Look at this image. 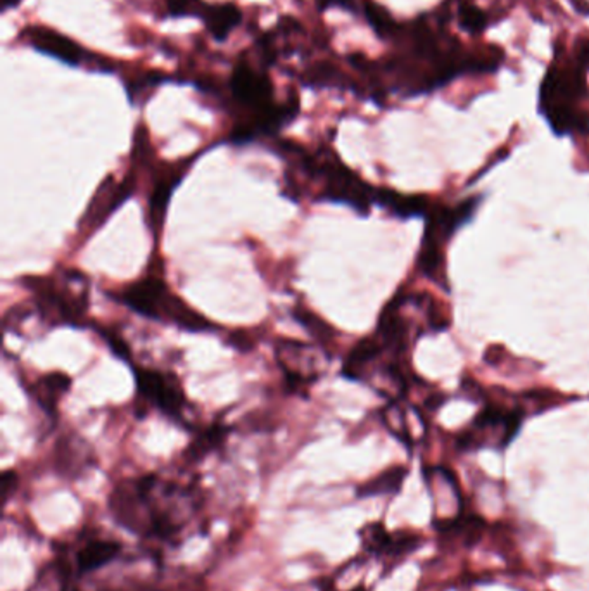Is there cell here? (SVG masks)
<instances>
[{
	"label": "cell",
	"mask_w": 589,
	"mask_h": 591,
	"mask_svg": "<svg viewBox=\"0 0 589 591\" xmlns=\"http://www.w3.org/2000/svg\"><path fill=\"white\" fill-rule=\"evenodd\" d=\"M70 386H71V377H68L62 372H52V374L40 377L37 382L30 384L28 391L45 414L56 415L58 414V403H60L62 394L70 389Z\"/></svg>",
	"instance_id": "9a60e30c"
},
{
	"label": "cell",
	"mask_w": 589,
	"mask_h": 591,
	"mask_svg": "<svg viewBox=\"0 0 589 591\" xmlns=\"http://www.w3.org/2000/svg\"><path fill=\"white\" fill-rule=\"evenodd\" d=\"M344 81V75L339 71L331 62H320L313 66L308 75H306V83L310 85H318V87H332V85H341Z\"/></svg>",
	"instance_id": "603a6c76"
},
{
	"label": "cell",
	"mask_w": 589,
	"mask_h": 591,
	"mask_svg": "<svg viewBox=\"0 0 589 591\" xmlns=\"http://www.w3.org/2000/svg\"><path fill=\"white\" fill-rule=\"evenodd\" d=\"M206 4L201 0H166V9L172 16H202Z\"/></svg>",
	"instance_id": "d4e9b609"
},
{
	"label": "cell",
	"mask_w": 589,
	"mask_h": 591,
	"mask_svg": "<svg viewBox=\"0 0 589 591\" xmlns=\"http://www.w3.org/2000/svg\"><path fill=\"white\" fill-rule=\"evenodd\" d=\"M201 20L204 21L211 37L221 42L242 21V13L234 4H215L204 7Z\"/></svg>",
	"instance_id": "ac0fdd59"
},
{
	"label": "cell",
	"mask_w": 589,
	"mask_h": 591,
	"mask_svg": "<svg viewBox=\"0 0 589 591\" xmlns=\"http://www.w3.org/2000/svg\"><path fill=\"white\" fill-rule=\"evenodd\" d=\"M407 477L405 467H393L389 471H384L375 475L370 481L358 486L356 496L358 498H369V496H382V494H396L401 490V484Z\"/></svg>",
	"instance_id": "d6986e66"
},
{
	"label": "cell",
	"mask_w": 589,
	"mask_h": 591,
	"mask_svg": "<svg viewBox=\"0 0 589 591\" xmlns=\"http://www.w3.org/2000/svg\"><path fill=\"white\" fill-rule=\"evenodd\" d=\"M475 199L458 206L433 204L425 217V232L418 257L420 272L435 280L443 289H448L444 277V246L453 234L473 215Z\"/></svg>",
	"instance_id": "5b68a950"
},
{
	"label": "cell",
	"mask_w": 589,
	"mask_h": 591,
	"mask_svg": "<svg viewBox=\"0 0 589 591\" xmlns=\"http://www.w3.org/2000/svg\"><path fill=\"white\" fill-rule=\"evenodd\" d=\"M294 316L295 320L297 322H301V325L303 327H306L308 331H310V334H313L316 339H320V341H331L332 337V329L322 320V318H318V316L313 315L312 312H308V310H303V308H297L294 312Z\"/></svg>",
	"instance_id": "cb8c5ba5"
},
{
	"label": "cell",
	"mask_w": 589,
	"mask_h": 591,
	"mask_svg": "<svg viewBox=\"0 0 589 591\" xmlns=\"http://www.w3.org/2000/svg\"><path fill=\"white\" fill-rule=\"evenodd\" d=\"M26 287L32 289L42 315L51 324H83L89 310V284L79 272L68 270L54 278L30 277Z\"/></svg>",
	"instance_id": "277c9868"
},
{
	"label": "cell",
	"mask_w": 589,
	"mask_h": 591,
	"mask_svg": "<svg viewBox=\"0 0 589 591\" xmlns=\"http://www.w3.org/2000/svg\"><path fill=\"white\" fill-rule=\"evenodd\" d=\"M314 352L313 348L295 341H282L278 344L276 360L293 386L301 388L316 379L320 361Z\"/></svg>",
	"instance_id": "8fae6325"
},
{
	"label": "cell",
	"mask_w": 589,
	"mask_h": 591,
	"mask_svg": "<svg viewBox=\"0 0 589 591\" xmlns=\"http://www.w3.org/2000/svg\"><path fill=\"white\" fill-rule=\"evenodd\" d=\"M363 16L380 39L393 40L394 35L399 30V23L394 20L382 5L375 4L372 0L363 2Z\"/></svg>",
	"instance_id": "44dd1931"
},
{
	"label": "cell",
	"mask_w": 589,
	"mask_h": 591,
	"mask_svg": "<svg viewBox=\"0 0 589 591\" xmlns=\"http://www.w3.org/2000/svg\"><path fill=\"white\" fill-rule=\"evenodd\" d=\"M26 40L28 43L45 56L70 64L79 66L85 61V52L77 42L64 37L60 32H54L47 26H30L26 28Z\"/></svg>",
	"instance_id": "7c38bea8"
},
{
	"label": "cell",
	"mask_w": 589,
	"mask_h": 591,
	"mask_svg": "<svg viewBox=\"0 0 589 591\" xmlns=\"http://www.w3.org/2000/svg\"><path fill=\"white\" fill-rule=\"evenodd\" d=\"M16 486H18V474L14 473V471H5L2 475V498H4V503H7V500L11 498V494L16 490Z\"/></svg>",
	"instance_id": "484cf974"
},
{
	"label": "cell",
	"mask_w": 589,
	"mask_h": 591,
	"mask_svg": "<svg viewBox=\"0 0 589 591\" xmlns=\"http://www.w3.org/2000/svg\"><path fill=\"white\" fill-rule=\"evenodd\" d=\"M119 299L123 305L137 312L138 315L157 322H170L191 333L215 331L217 327L196 310L185 305L183 299L172 295L166 282L151 272V276L126 286Z\"/></svg>",
	"instance_id": "3957f363"
},
{
	"label": "cell",
	"mask_w": 589,
	"mask_h": 591,
	"mask_svg": "<svg viewBox=\"0 0 589 591\" xmlns=\"http://www.w3.org/2000/svg\"><path fill=\"white\" fill-rule=\"evenodd\" d=\"M189 164H191V159L185 163H177V164H163L156 172L153 194L149 199V225H151V230H154L156 234H159V230L163 227L164 213L170 204V197L177 189L180 180L185 175Z\"/></svg>",
	"instance_id": "4fadbf2b"
},
{
	"label": "cell",
	"mask_w": 589,
	"mask_h": 591,
	"mask_svg": "<svg viewBox=\"0 0 589 591\" xmlns=\"http://www.w3.org/2000/svg\"><path fill=\"white\" fill-rule=\"evenodd\" d=\"M361 543L373 555L399 557L410 553L420 545V536L412 532H389L382 524H369L361 530Z\"/></svg>",
	"instance_id": "5bb4252c"
},
{
	"label": "cell",
	"mask_w": 589,
	"mask_h": 591,
	"mask_svg": "<svg viewBox=\"0 0 589 591\" xmlns=\"http://www.w3.org/2000/svg\"><path fill=\"white\" fill-rule=\"evenodd\" d=\"M225 429L221 426H213L210 429H204L202 433H199L196 436V439L192 441V445L189 446V450L185 452V456L189 460H199L202 456L213 452L215 448H218L221 445V441L225 439Z\"/></svg>",
	"instance_id": "7402d4cb"
},
{
	"label": "cell",
	"mask_w": 589,
	"mask_h": 591,
	"mask_svg": "<svg viewBox=\"0 0 589 591\" xmlns=\"http://www.w3.org/2000/svg\"><path fill=\"white\" fill-rule=\"evenodd\" d=\"M94 464L90 448L77 437H62L58 445V469L66 477H79L85 467Z\"/></svg>",
	"instance_id": "e0dca14e"
},
{
	"label": "cell",
	"mask_w": 589,
	"mask_h": 591,
	"mask_svg": "<svg viewBox=\"0 0 589 591\" xmlns=\"http://www.w3.org/2000/svg\"><path fill=\"white\" fill-rule=\"evenodd\" d=\"M522 415L517 412H501L496 408H488L479 415L472 426L471 431L463 434V446H498L503 448L515 437L520 429Z\"/></svg>",
	"instance_id": "ba28073f"
},
{
	"label": "cell",
	"mask_w": 589,
	"mask_h": 591,
	"mask_svg": "<svg viewBox=\"0 0 589 591\" xmlns=\"http://www.w3.org/2000/svg\"><path fill=\"white\" fill-rule=\"evenodd\" d=\"M121 553H123V543L118 539L100 536L98 532H90V534L85 532L81 534V538H79V543L73 550V557L70 558L68 553L66 557L70 558L75 576H85L109 566Z\"/></svg>",
	"instance_id": "9c48e42d"
},
{
	"label": "cell",
	"mask_w": 589,
	"mask_h": 591,
	"mask_svg": "<svg viewBox=\"0 0 589 591\" xmlns=\"http://www.w3.org/2000/svg\"><path fill=\"white\" fill-rule=\"evenodd\" d=\"M136 187L137 182H136V175L132 174L123 178L121 182H117L111 175L106 178L98 185L96 196L92 197L85 215L79 221V237L90 236L100 229L104 221L111 217L128 197L134 196Z\"/></svg>",
	"instance_id": "52a82bcc"
},
{
	"label": "cell",
	"mask_w": 589,
	"mask_h": 591,
	"mask_svg": "<svg viewBox=\"0 0 589 591\" xmlns=\"http://www.w3.org/2000/svg\"><path fill=\"white\" fill-rule=\"evenodd\" d=\"M73 568L66 553L58 552L54 560L40 569L33 585L26 591H70L73 581Z\"/></svg>",
	"instance_id": "2e32d148"
},
{
	"label": "cell",
	"mask_w": 589,
	"mask_h": 591,
	"mask_svg": "<svg viewBox=\"0 0 589 591\" xmlns=\"http://www.w3.org/2000/svg\"><path fill=\"white\" fill-rule=\"evenodd\" d=\"M320 9H327L331 5H337L342 9H354L353 0H316Z\"/></svg>",
	"instance_id": "4316f807"
},
{
	"label": "cell",
	"mask_w": 589,
	"mask_h": 591,
	"mask_svg": "<svg viewBox=\"0 0 589 591\" xmlns=\"http://www.w3.org/2000/svg\"><path fill=\"white\" fill-rule=\"evenodd\" d=\"M230 89L240 104L255 109L256 113L272 106V81L265 73L256 71L248 64H238L234 70Z\"/></svg>",
	"instance_id": "30bf717a"
},
{
	"label": "cell",
	"mask_w": 589,
	"mask_h": 591,
	"mask_svg": "<svg viewBox=\"0 0 589 591\" xmlns=\"http://www.w3.org/2000/svg\"><path fill=\"white\" fill-rule=\"evenodd\" d=\"M137 377L138 394L149 405L156 407L161 412L175 420H183L185 410V394L182 391L180 380L170 372H159L153 369H138Z\"/></svg>",
	"instance_id": "8992f818"
},
{
	"label": "cell",
	"mask_w": 589,
	"mask_h": 591,
	"mask_svg": "<svg viewBox=\"0 0 589 591\" xmlns=\"http://www.w3.org/2000/svg\"><path fill=\"white\" fill-rule=\"evenodd\" d=\"M20 2L21 0H2V7H4V11H7V9H11V7L18 5Z\"/></svg>",
	"instance_id": "83f0119b"
},
{
	"label": "cell",
	"mask_w": 589,
	"mask_h": 591,
	"mask_svg": "<svg viewBox=\"0 0 589 591\" xmlns=\"http://www.w3.org/2000/svg\"><path fill=\"white\" fill-rule=\"evenodd\" d=\"M589 39L575 40L567 49L556 43L555 56L539 87V113L560 136L589 134Z\"/></svg>",
	"instance_id": "7a4b0ae2"
},
{
	"label": "cell",
	"mask_w": 589,
	"mask_h": 591,
	"mask_svg": "<svg viewBox=\"0 0 589 591\" xmlns=\"http://www.w3.org/2000/svg\"><path fill=\"white\" fill-rule=\"evenodd\" d=\"M202 494L157 474L121 481L109 494V513L125 531L145 541H177L194 521Z\"/></svg>",
	"instance_id": "6da1fadb"
},
{
	"label": "cell",
	"mask_w": 589,
	"mask_h": 591,
	"mask_svg": "<svg viewBox=\"0 0 589 591\" xmlns=\"http://www.w3.org/2000/svg\"><path fill=\"white\" fill-rule=\"evenodd\" d=\"M453 16L460 28L471 35H479L488 28V14L473 0H452Z\"/></svg>",
	"instance_id": "ffe728a7"
}]
</instances>
